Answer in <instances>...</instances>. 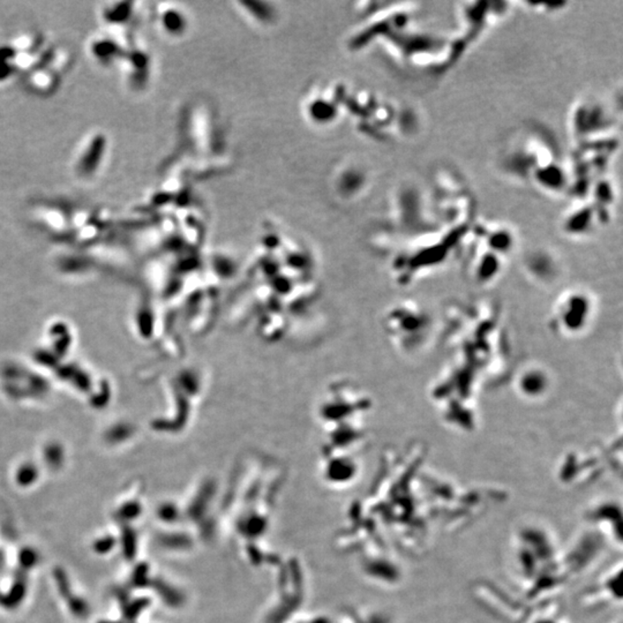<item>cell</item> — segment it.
Returning a JSON list of instances; mask_svg holds the SVG:
<instances>
[{
    "mask_svg": "<svg viewBox=\"0 0 623 623\" xmlns=\"http://www.w3.org/2000/svg\"><path fill=\"white\" fill-rule=\"evenodd\" d=\"M110 141L103 131L87 134L80 143L72 161V173L80 182L96 179L103 169L109 153Z\"/></svg>",
    "mask_w": 623,
    "mask_h": 623,
    "instance_id": "cell-1",
    "label": "cell"
},
{
    "mask_svg": "<svg viewBox=\"0 0 623 623\" xmlns=\"http://www.w3.org/2000/svg\"><path fill=\"white\" fill-rule=\"evenodd\" d=\"M592 316V302L584 292L573 291L557 302L554 322L564 334H577L587 329Z\"/></svg>",
    "mask_w": 623,
    "mask_h": 623,
    "instance_id": "cell-2",
    "label": "cell"
},
{
    "mask_svg": "<svg viewBox=\"0 0 623 623\" xmlns=\"http://www.w3.org/2000/svg\"><path fill=\"white\" fill-rule=\"evenodd\" d=\"M24 91L38 98H49L61 88L63 77L49 67L38 66L21 75Z\"/></svg>",
    "mask_w": 623,
    "mask_h": 623,
    "instance_id": "cell-3",
    "label": "cell"
},
{
    "mask_svg": "<svg viewBox=\"0 0 623 623\" xmlns=\"http://www.w3.org/2000/svg\"><path fill=\"white\" fill-rule=\"evenodd\" d=\"M126 50V47H124L123 44L109 31L97 34L90 38L88 43V52L90 57L98 65L106 68L119 65L120 60L123 59Z\"/></svg>",
    "mask_w": 623,
    "mask_h": 623,
    "instance_id": "cell-4",
    "label": "cell"
},
{
    "mask_svg": "<svg viewBox=\"0 0 623 623\" xmlns=\"http://www.w3.org/2000/svg\"><path fill=\"white\" fill-rule=\"evenodd\" d=\"M135 3L129 1H112L104 3L101 8V20L106 29L126 28L135 13Z\"/></svg>",
    "mask_w": 623,
    "mask_h": 623,
    "instance_id": "cell-5",
    "label": "cell"
},
{
    "mask_svg": "<svg viewBox=\"0 0 623 623\" xmlns=\"http://www.w3.org/2000/svg\"><path fill=\"white\" fill-rule=\"evenodd\" d=\"M550 380L541 368H525L518 379V390L529 398L539 397L546 393Z\"/></svg>",
    "mask_w": 623,
    "mask_h": 623,
    "instance_id": "cell-6",
    "label": "cell"
}]
</instances>
